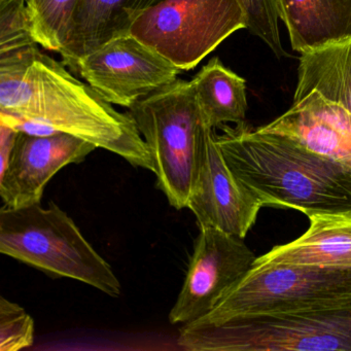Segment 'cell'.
<instances>
[{"label":"cell","mask_w":351,"mask_h":351,"mask_svg":"<svg viewBox=\"0 0 351 351\" xmlns=\"http://www.w3.org/2000/svg\"><path fill=\"white\" fill-rule=\"evenodd\" d=\"M0 112L89 141L135 167L155 169L130 112H118L38 46L0 57Z\"/></svg>","instance_id":"6da1fadb"},{"label":"cell","mask_w":351,"mask_h":351,"mask_svg":"<svg viewBox=\"0 0 351 351\" xmlns=\"http://www.w3.org/2000/svg\"><path fill=\"white\" fill-rule=\"evenodd\" d=\"M219 128L215 139L228 166L263 207L304 215L351 210V171L344 166L245 122Z\"/></svg>","instance_id":"7a4b0ae2"},{"label":"cell","mask_w":351,"mask_h":351,"mask_svg":"<svg viewBox=\"0 0 351 351\" xmlns=\"http://www.w3.org/2000/svg\"><path fill=\"white\" fill-rule=\"evenodd\" d=\"M143 135L157 186L176 209L188 207L202 163L207 125L191 82L178 79L128 110Z\"/></svg>","instance_id":"3957f363"},{"label":"cell","mask_w":351,"mask_h":351,"mask_svg":"<svg viewBox=\"0 0 351 351\" xmlns=\"http://www.w3.org/2000/svg\"><path fill=\"white\" fill-rule=\"evenodd\" d=\"M178 343L192 351H351V304L190 322Z\"/></svg>","instance_id":"277c9868"},{"label":"cell","mask_w":351,"mask_h":351,"mask_svg":"<svg viewBox=\"0 0 351 351\" xmlns=\"http://www.w3.org/2000/svg\"><path fill=\"white\" fill-rule=\"evenodd\" d=\"M0 252L47 274L75 279L108 295H121L110 265L54 203L0 209Z\"/></svg>","instance_id":"5b68a950"},{"label":"cell","mask_w":351,"mask_h":351,"mask_svg":"<svg viewBox=\"0 0 351 351\" xmlns=\"http://www.w3.org/2000/svg\"><path fill=\"white\" fill-rule=\"evenodd\" d=\"M351 304V269L312 265L254 266L204 317L215 324L248 314L305 311Z\"/></svg>","instance_id":"8992f818"},{"label":"cell","mask_w":351,"mask_h":351,"mask_svg":"<svg viewBox=\"0 0 351 351\" xmlns=\"http://www.w3.org/2000/svg\"><path fill=\"white\" fill-rule=\"evenodd\" d=\"M242 28L246 17L238 0H164L139 16L129 32L189 71Z\"/></svg>","instance_id":"52a82bcc"},{"label":"cell","mask_w":351,"mask_h":351,"mask_svg":"<svg viewBox=\"0 0 351 351\" xmlns=\"http://www.w3.org/2000/svg\"><path fill=\"white\" fill-rule=\"evenodd\" d=\"M180 73L130 32L112 36L84 55L75 71L104 99L128 110L141 98L173 83Z\"/></svg>","instance_id":"ba28073f"},{"label":"cell","mask_w":351,"mask_h":351,"mask_svg":"<svg viewBox=\"0 0 351 351\" xmlns=\"http://www.w3.org/2000/svg\"><path fill=\"white\" fill-rule=\"evenodd\" d=\"M258 256L243 238L200 227L184 285L169 313L172 324L200 319L254 267Z\"/></svg>","instance_id":"9c48e42d"},{"label":"cell","mask_w":351,"mask_h":351,"mask_svg":"<svg viewBox=\"0 0 351 351\" xmlns=\"http://www.w3.org/2000/svg\"><path fill=\"white\" fill-rule=\"evenodd\" d=\"M97 149L67 133L36 136L19 132L7 170L0 174V196L9 208L38 204L53 176L65 166L80 164Z\"/></svg>","instance_id":"30bf717a"},{"label":"cell","mask_w":351,"mask_h":351,"mask_svg":"<svg viewBox=\"0 0 351 351\" xmlns=\"http://www.w3.org/2000/svg\"><path fill=\"white\" fill-rule=\"evenodd\" d=\"M210 128L205 139L202 163L188 208L199 227H213L245 238L263 208L260 201L234 176Z\"/></svg>","instance_id":"8fae6325"},{"label":"cell","mask_w":351,"mask_h":351,"mask_svg":"<svg viewBox=\"0 0 351 351\" xmlns=\"http://www.w3.org/2000/svg\"><path fill=\"white\" fill-rule=\"evenodd\" d=\"M258 129L283 135L351 171V114L318 92L293 101L287 112Z\"/></svg>","instance_id":"7c38bea8"},{"label":"cell","mask_w":351,"mask_h":351,"mask_svg":"<svg viewBox=\"0 0 351 351\" xmlns=\"http://www.w3.org/2000/svg\"><path fill=\"white\" fill-rule=\"evenodd\" d=\"M307 231L256 258L265 264L312 265L351 269V210L308 213Z\"/></svg>","instance_id":"4fadbf2b"},{"label":"cell","mask_w":351,"mask_h":351,"mask_svg":"<svg viewBox=\"0 0 351 351\" xmlns=\"http://www.w3.org/2000/svg\"><path fill=\"white\" fill-rule=\"evenodd\" d=\"M164 0H80L69 38L59 54L75 73L77 61L112 36L128 32L133 22Z\"/></svg>","instance_id":"5bb4252c"},{"label":"cell","mask_w":351,"mask_h":351,"mask_svg":"<svg viewBox=\"0 0 351 351\" xmlns=\"http://www.w3.org/2000/svg\"><path fill=\"white\" fill-rule=\"evenodd\" d=\"M275 5L295 52L351 40V0H275Z\"/></svg>","instance_id":"9a60e30c"},{"label":"cell","mask_w":351,"mask_h":351,"mask_svg":"<svg viewBox=\"0 0 351 351\" xmlns=\"http://www.w3.org/2000/svg\"><path fill=\"white\" fill-rule=\"evenodd\" d=\"M313 91L351 114V40L302 54L293 101Z\"/></svg>","instance_id":"2e32d148"},{"label":"cell","mask_w":351,"mask_h":351,"mask_svg":"<svg viewBox=\"0 0 351 351\" xmlns=\"http://www.w3.org/2000/svg\"><path fill=\"white\" fill-rule=\"evenodd\" d=\"M191 83L211 128L244 122L248 108L245 80L226 67L217 57L209 60Z\"/></svg>","instance_id":"e0dca14e"},{"label":"cell","mask_w":351,"mask_h":351,"mask_svg":"<svg viewBox=\"0 0 351 351\" xmlns=\"http://www.w3.org/2000/svg\"><path fill=\"white\" fill-rule=\"evenodd\" d=\"M80 0H27L32 36L40 46L60 53Z\"/></svg>","instance_id":"ac0fdd59"},{"label":"cell","mask_w":351,"mask_h":351,"mask_svg":"<svg viewBox=\"0 0 351 351\" xmlns=\"http://www.w3.org/2000/svg\"><path fill=\"white\" fill-rule=\"evenodd\" d=\"M38 46L32 36L27 0H0V57Z\"/></svg>","instance_id":"d6986e66"},{"label":"cell","mask_w":351,"mask_h":351,"mask_svg":"<svg viewBox=\"0 0 351 351\" xmlns=\"http://www.w3.org/2000/svg\"><path fill=\"white\" fill-rule=\"evenodd\" d=\"M34 341V318L21 306L0 298V351L27 348Z\"/></svg>","instance_id":"ffe728a7"},{"label":"cell","mask_w":351,"mask_h":351,"mask_svg":"<svg viewBox=\"0 0 351 351\" xmlns=\"http://www.w3.org/2000/svg\"><path fill=\"white\" fill-rule=\"evenodd\" d=\"M246 17V29L260 38L275 56L281 58L287 53L281 46L278 14L275 0H238Z\"/></svg>","instance_id":"44dd1931"},{"label":"cell","mask_w":351,"mask_h":351,"mask_svg":"<svg viewBox=\"0 0 351 351\" xmlns=\"http://www.w3.org/2000/svg\"><path fill=\"white\" fill-rule=\"evenodd\" d=\"M18 134L17 130L0 122V174H3L9 166Z\"/></svg>","instance_id":"7402d4cb"}]
</instances>
